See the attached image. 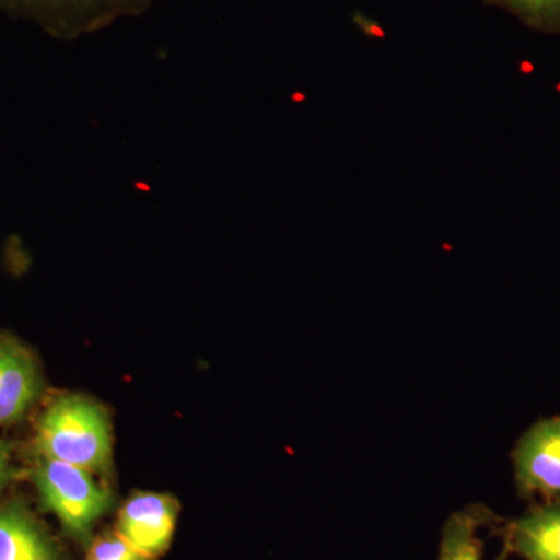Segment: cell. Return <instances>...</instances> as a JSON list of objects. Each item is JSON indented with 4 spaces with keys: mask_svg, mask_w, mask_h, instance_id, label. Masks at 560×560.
<instances>
[{
    "mask_svg": "<svg viewBox=\"0 0 560 560\" xmlns=\"http://www.w3.org/2000/svg\"><path fill=\"white\" fill-rule=\"evenodd\" d=\"M178 504L161 493H136L119 512L117 529L128 544L149 558L167 550L175 533Z\"/></svg>",
    "mask_w": 560,
    "mask_h": 560,
    "instance_id": "4",
    "label": "cell"
},
{
    "mask_svg": "<svg viewBox=\"0 0 560 560\" xmlns=\"http://www.w3.org/2000/svg\"><path fill=\"white\" fill-rule=\"evenodd\" d=\"M499 518L485 506H469L448 517L442 530L440 559L438 560H488L485 556L482 529L489 528ZM510 545L504 540L503 551L492 560H508Z\"/></svg>",
    "mask_w": 560,
    "mask_h": 560,
    "instance_id": "8",
    "label": "cell"
},
{
    "mask_svg": "<svg viewBox=\"0 0 560 560\" xmlns=\"http://www.w3.org/2000/svg\"><path fill=\"white\" fill-rule=\"evenodd\" d=\"M40 388L43 381L32 353L21 342L0 335V427L24 418Z\"/></svg>",
    "mask_w": 560,
    "mask_h": 560,
    "instance_id": "5",
    "label": "cell"
},
{
    "mask_svg": "<svg viewBox=\"0 0 560 560\" xmlns=\"http://www.w3.org/2000/svg\"><path fill=\"white\" fill-rule=\"evenodd\" d=\"M0 560H62L46 529L21 504L0 508Z\"/></svg>",
    "mask_w": 560,
    "mask_h": 560,
    "instance_id": "7",
    "label": "cell"
},
{
    "mask_svg": "<svg viewBox=\"0 0 560 560\" xmlns=\"http://www.w3.org/2000/svg\"><path fill=\"white\" fill-rule=\"evenodd\" d=\"M44 506L57 515L75 540L90 539L95 522L109 510L113 495L92 477L62 460L44 458L33 471Z\"/></svg>",
    "mask_w": 560,
    "mask_h": 560,
    "instance_id": "2",
    "label": "cell"
},
{
    "mask_svg": "<svg viewBox=\"0 0 560 560\" xmlns=\"http://www.w3.org/2000/svg\"><path fill=\"white\" fill-rule=\"evenodd\" d=\"M512 464L522 497L560 500V416L534 423L515 445Z\"/></svg>",
    "mask_w": 560,
    "mask_h": 560,
    "instance_id": "3",
    "label": "cell"
},
{
    "mask_svg": "<svg viewBox=\"0 0 560 560\" xmlns=\"http://www.w3.org/2000/svg\"><path fill=\"white\" fill-rule=\"evenodd\" d=\"M11 460L9 447L5 442L0 440V492L5 488L7 482L10 480Z\"/></svg>",
    "mask_w": 560,
    "mask_h": 560,
    "instance_id": "12",
    "label": "cell"
},
{
    "mask_svg": "<svg viewBox=\"0 0 560 560\" xmlns=\"http://www.w3.org/2000/svg\"><path fill=\"white\" fill-rule=\"evenodd\" d=\"M517 18L523 25L540 33H560V0H482Z\"/></svg>",
    "mask_w": 560,
    "mask_h": 560,
    "instance_id": "10",
    "label": "cell"
},
{
    "mask_svg": "<svg viewBox=\"0 0 560 560\" xmlns=\"http://www.w3.org/2000/svg\"><path fill=\"white\" fill-rule=\"evenodd\" d=\"M38 448L44 458L62 460L88 471L108 467L110 431L105 411L81 396L51 401L38 423Z\"/></svg>",
    "mask_w": 560,
    "mask_h": 560,
    "instance_id": "1",
    "label": "cell"
},
{
    "mask_svg": "<svg viewBox=\"0 0 560 560\" xmlns=\"http://www.w3.org/2000/svg\"><path fill=\"white\" fill-rule=\"evenodd\" d=\"M149 556L136 550L124 537L108 534L92 544L86 560H150Z\"/></svg>",
    "mask_w": 560,
    "mask_h": 560,
    "instance_id": "11",
    "label": "cell"
},
{
    "mask_svg": "<svg viewBox=\"0 0 560 560\" xmlns=\"http://www.w3.org/2000/svg\"><path fill=\"white\" fill-rule=\"evenodd\" d=\"M357 24H360L361 31H364V27H370L371 36H377L381 31L372 24L371 20H366L364 16H359V20L355 21Z\"/></svg>",
    "mask_w": 560,
    "mask_h": 560,
    "instance_id": "13",
    "label": "cell"
},
{
    "mask_svg": "<svg viewBox=\"0 0 560 560\" xmlns=\"http://www.w3.org/2000/svg\"><path fill=\"white\" fill-rule=\"evenodd\" d=\"M511 552L525 560H560V500L534 506L504 526Z\"/></svg>",
    "mask_w": 560,
    "mask_h": 560,
    "instance_id": "6",
    "label": "cell"
},
{
    "mask_svg": "<svg viewBox=\"0 0 560 560\" xmlns=\"http://www.w3.org/2000/svg\"><path fill=\"white\" fill-rule=\"evenodd\" d=\"M68 16L72 32L90 33L102 25L109 24L116 18L128 13H138L145 9L150 0H49Z\"/></svg>",
    "mask_w": 560,
    "mask_h": 560,
    "instance_id": "9",
    "label": "cell"
}]
</instances>
